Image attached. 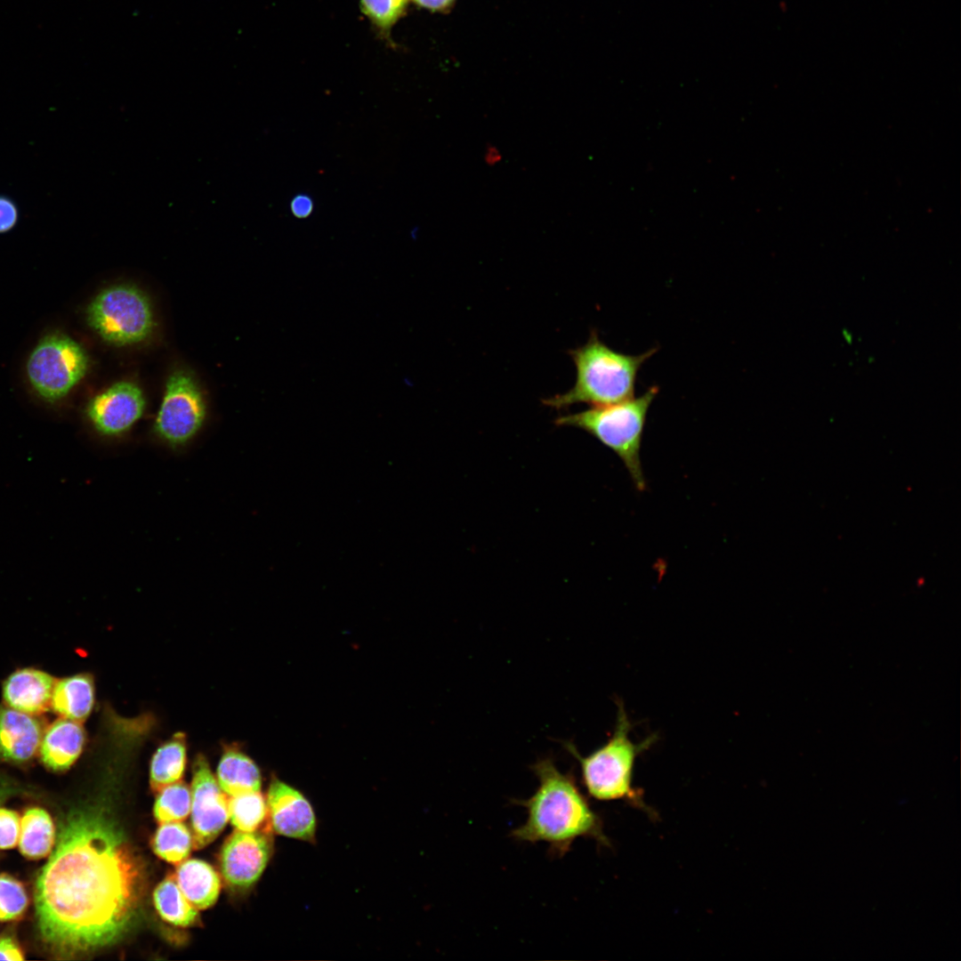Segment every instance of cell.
I'll return each instance as SVG.
<instances>
[{"instance_id": "obj_1", "label": "cell", "mask_w": 961, "mask_h": 961, "mask_svg": "<svg viewBox=\"0 0 961 961\" xmlns=\"http://www.w3.org/2000/svg\"><path fill=\"white\" fill-rule=\"evenodd\" d=\"M143 884L142 863L121 828L99 810L72 812L36 882L41 938L62 957L113 944L133 924Z\"/></svg>"}, {"instance_id": "obj_2", "label": "cell", "mask_w": 961, "mask_h": 961, "mask_svg": "<svg viewBox=\"0 0 961 961\" xmlns=\"http://www.w3.org/2000/svg\"><path fill=\"white\" fill-rule=\"evenodd\" d=\"M532 770L538 786L528 799L514 800L526 809L527 819L511 832L513 839L546 843L559 857L579 837L607 843L599 817L569 772H561L550 757L538 760Z\"/></svg>"}, {"instance_id": "obj_3", "label": "cell", "mask_w": 961, "mask_h": 961, "mask_svg": "<svg viewBox=\"0 0 961 961\" xmlns=\"http://www.w3.org/2000/svg\"><path fill=\"white\" fill-rule=\"evenodd\" d=\"M658 348L629 355L614 351L593 331L586 343L569 351L576 382L565 393L545 399V406L562 409L577 403L603 406L634 397L638 372Z\"/></svg>"}, {"instance_id": "obj_4", "label": "cell", "mask_w": 961, "mask_h": 961, "mask_svg": "<svg viewBox=\"0 0 961 961\" xmlns=\"http://www.w3.org/2000/svg\"><path fill=\"white\" fill-rule=\"evenodd\" d=\"M658 393L652 386L642 395L558 417L555 424L581 429L610 448L622 461L638 490L645 489L641 461L642 435L650 405Z\"/></svg>"}, {"instance_id": "obj_5", "label": "cell", "mask_w": 961, "mask_h": 961, "mask_svg": "<svg viewBox=\"0 0 961 961\" xmlns=\"http://www.w3.org/2000/svg\"><path fill=\"white\" fill-rule=\"evenodd\" d=\"M632 723L622 703H618L617 722L613 734L602 747L582 756L570 741L561 745L580 765L582 782L592 797L601 801L634 798L633 772L637 756L657 740L650 735L642 742L630 738Z\"/></svg>"}, {"instance_id": "obj_6", "label": "cell", "mask_w": 961, "mask_h": 961, "mask_svg": "<svg viewBox=\"0 0 961 961\" xmlns=\"http://www.w3.org/2000/svg\"><path fill=\"white\" fill-rule=\"evenodd\" d=\"M90 326L108 343L127 345L145 340L154 327L147 296L133 286L101 291L87 310Z\"/></svg>"}, {"instance_id": "obj_7", "label": "cell", "mask_w": 961, "mask_h": 961, "mask_svg": "<svg viewBox=\"0 0 961 961\" xmlns=\"http://www.w3.org/2000/svg\"><path fill=\"white\" fill-rule=\"evenodd\" d=\"M88 365L84 349L64 335L44 337L27 364L29 381L41 397L56 401L85 376Z\"/></svg>"}, {"instance_id": "obj_8", "label": "cell", "mask_w": 961, "mask_h": 961, "mask_svg": "<svg viewBox=\"0 0 961 961\" xmlns=\"http://www.w3.org/2000/svg\"><path fill=\"white\" fill-rule=\"evenodd\" d=\"M206 414V403L194 379L184 371H176L166 382L153 430L164 443L180 448L199 432Z\"/></svg>"}, {"instance_id": "obj_9", "label": "cell", "mask_w": 961, "mask_h": 961, "mask_svg": "<svg viewBox=\"0 0 961 961\" xmlns=\"http://www.w3.org/2000/svg\"><path fill=\"white\" fill-rule=\"evenodd\" d=\"M190 789L193 846L205 847L213 842L229 820L227 794L221 788L206 759L198 755L193 763Z\"/></svg>"}, {"instance_id": "obj_10", "label": "cell", "mask_w": 961, "mask_h": 961, "mask_svg": "<svg viewBox=\"0 0 961 961\" xmlns=\"http://www.w3.org/2000/svg\"><path fill=\"white\" fill-rule=\"evenodd\" d=\"M273 841L269 832L236 830L224 843L220 867L226 883L238 890L254 885L272 855Z\"/></svg>"}, {"instance_id": "obj_11", "label": "cell", "mask_w": 961, "mask_h": 961, "mask_svg": "<svg viewBox=\"0 0 961 961\" xmlns=\"http://www.w3.org/2000/svg\"><path fill=\"white\" fill-rule=\"evenodd\" d=\"M145 400L140 387L119 382L95 396L88 404L87 416L101 435L117 437L127 432L142 416Z\"/></svg>"}, {"instance_id": "obj_12", "label": "cell", "mask_w": 961, "mask_h": 961, "mask_svg": "<svg viewBox=\"0 0 961 961\" xmlns=\"http://www.w3.org/2000/svg\"><path fill=\"white\" fill-rule=\"evenodd\" d=\"M266 801L271 825L277 834L314 841L317 828L315 812L299 790L274 779L270 784Z\"/></svg>"}, {"instance_id": "obj_13", "label": "cell", "mask_w": 961, "mask_h": 961, "mask_svg": "<svg viewBox=\"0 0 961 961\" xmlns=\"http://www.w3.org/2000/svg\"><path fill=\"white\" fill-rule=\"evenodd\" d=\"M43 737L40 723L12 707H0V757L23 763L33 757Z\"/></svg>"}, {"instance_id": "obj_14", "label": "cell", "mask_w": 961, "mask_h": 961, "mask_svg": "<svg viewBox=\"0 0 961 961\" xmlns=\"http://www.w3.org/2000/svg\"><path fill=\"white\" fill-rule=\"evenodd\" d=\"M54 678L34 668L12 673L3 684V697L12 708L29 715L44 712L51 705Z\"/></svg>"}, {"instance_id": "obj_15", "label": "cell", "mask_w": 961, "mask_h": 961, "mask_svg": "<svg viewBox=\"0 0 961 961\" xmlns=\"http://www.w3.org/2000/svg\"><path fill=\"white\" fill-rule=\"evenodd\" d=\"M85 737L80 723L61 718L52 723L43 734L40 756L52 771L69 769L82 752Z\"/></svg>"}, {"instance_id": "obj_16", "label": "cell", "mask_w": 961, "mask_h": 961, "mask_svg": "<svg viewBox=\"0 0 961 961\" xmlns=\"http://www.w3.org/2000/svg\"><path fill=\"white\" fill-rule=\"evenodd\" d=\"M174 877L186 899L198 910L215 903L221 883L216 871L208 863L197 859L185 860L178 865Z\"/></svg>"}, {"instance_id": "obj_17", "label": "cell", "mask_w": 961, "mask_h": 961, "mask_svg": "<svg viewBox=\"0 0 961 961\" xmlns=\"http://www.w3.org/2000/svg\"><path fill=\"white\" fill-rule=\"evenodd\" d=\"M94 702V685L91 675L78 674L55 682L51 706L55 713L78 723L90 715Z\"/></svg>"}, {"instance_id": "obj_18", "label": "cell", "mask_w": 961, "mask_h": 961, "mask_svg": "<svg viewBox=\"0 0 961 961\" xmlns=\"http://www.w3.org/2000/svg\"><path fill=\"white\" fill-rule=\"evenodd\" d=\"M217 781L228 796H234L260 791L262 779L252 759L235 748H228L217 767Z\"/></svg>"}, {"instance_id": "obj_19", "label": "cell", "mask_w": 961, "mask_h": 961, "mask_svg": "<svg viewBox=\"0 0 961 961\" xmlns=\"http://www.w3.org/2000/svg\"><path fill=\"white\" fill-rule=\"evenodd\" d=\"M55 840L54 824L48 812L39 807L25 812L20 820L19 849L30 860L45 857L52 851Z\"/></svg>"}, {"instance_id": "obj_20", "label": "cell", "mask_w": 961, "mask_h": 961, "mask_svg": "<svg viewBox=\"0 0 961 961\" xmlns=\"http://www.w3.org/2000/svg\"><path fill=\"white\" fill-rule=\"evenodd\" d=\"M186 764V741L182 733H176L161 745L150 763V787L159 792L165 787L180 781Z\"/></svg>"}, {"instance_id": "obj_21", "label": "cell", "mask_w": 961, "mask_h": 961, "mask_svg": "<svg viewBox=\"0 0 961 961\" xmlns=\"http://www.w3.org/2000/svg\"><path fill=\"white\" fill-rule=\"evenodd\" d=\"M153 902L160 917L172 925L189 926L197 920L198 909L186 899L174 876L166 877L156 887Z\"/></svg>"}, {"instance_id": "obj_22", "label": "cell", "mask_w": 961, "mask_h": 961, "mask_svg": "<svg viewBox=\"0 0 961 961\" xmlns=\"http://www.w3.org/2000/svg\"><path fill=\"white\" fill-rule=\"evenodd\" d=\"M151 846L162 860L179 865L190 855L193 838L190 829L181 821L161 823L156 831Z\"/></svg>"}, {"instance_id": "obj_23", "label": "cell", "mask_w": 961, "mask_h": 961, "mask_svg": "<svg viewBox=\"0 0 961 961\" xmlns=\"http://www.w3.org/2000/svg\"><path fill=\"white\" fill-rule=\"evenodd\" d=\"M229 820L237 830L255 831L268 815L267 801L260 791L228 798Z\"/></svg>"}, {"instance_id": "obj_24", "label": "cell", "mask_w": 961, "mask_h": 961, "mask_svg": "<svg viewBox=\"0 0 961 961\" xmlns=\"http://www.w3.org/2000/svg\"><path fill=\"white\" fill-rule=\"evenodd\" d=\"M191 795L184 782L170 784L159 792L154 804V816L158 823L182 821L190 812Z\"/></svg>"}, {"instance_id": "obj_25", "label": "cell", "mask_w": 961, "mask_h": 961, "mask_svg": "<svg viewBox=\"0 0 961 961\" xmlns=\"http://www.w3.org/2000/svg\"><path fill=\"white\" fill-rule=\"evenodd\" d=\"M408 1L360 0V8L378 29L389 32L405 12Z\"/></svg>"}, {"instance_id": "obj_26", "label": "cell", "mask_w": 961, "mask_h": 961, "mask_svg": "<svg viewBox=\"0 0 961 961\" xmlns=\"http://www.w3.org/2000/svg\"><path fill=\"white\" fill-rule=\"evenodd\" d=\"M28 906L23 885L8 875H0V921L16 919Z\"/></svg>"}, {"instance_id": "obj_27", "label": "cell", "mask_w": 961, "mask_h": 961, "mask_svg": "<svg viewBox=\"0 0 961 961\" xmlns=\"http://www.w3.org/2000/svg\"><path fill=\"white\" fill-rule=\"evenodd\" d=\"M20 819L14 811L0 808V850L15 847L19 842Z\"/></svg>"}, {"instance_id": "obj_28", "label": "cell", "mask_w": 961, "mask_h": 961, "mask_svg": "<svg viewBox=\"0 0 961 961\" xmlns=\"http://www.w3.org/2000/svg\"><path fill=\"white\" fill-rule=\"evenodd\" d=\"M20 214L16 201L5 194H0V234L12 230L20 221Z\"/></svg>"}, {"instance_id": "obj_29", "label": "cell", "mask_w": 961, "mask_h": 961, "mask_svg": "<svg viewBox=\"0 0 961 961\" xmlns=\"http://www.w3.org/2000/svg\"><path fill=\"white\" fill-rule=\"evenodd\" d=\"M313 200L306 194H297L290 202V210L297 218L308 217L313 211Z\"/></svg>"}, {"instance_id": "obj_30", "label": "cell", "mask_w": 961, "mask_h": 961, "mask_svg": "<svg viewBox=\"0 0 961 961\" xmlns=\"http://www.w3.org/2000/svg\"><path fill=\"white\" fill-rule=\"evenodd\" d=\"M23 953L17 943L10 937L0 939V960H23Z\"/></svg>"}, {"instance_id": "obj_31", "label": "cell", "mask_w": 961, "mask_h": 961, "mask_svg": "<svg viewBox=\"0 0 961 961\" xmlns=\"http://www.w3.org/2000/svg\"><path fill=\"white\" fill-rule=\"evenodd\" d=\"M417 5L432 10L441 11L449 7L455 0H413Z\"/></svg>"}, {"instance_id": "obj_32", "label": "cell", "mask_w": 961, "mask_h": 961, "mask_svg": "<svg viewBox=\"0 0 961 961\" xmlns=\"http://www.w3.org/2000/svg\"><path fill=\"white\" fill-rule=\"evenodd\" d=\"M502 153L497 147L492 144H489L484 152V161L489 166H495L501 162Z\"/></svg>"}]
</instances>
